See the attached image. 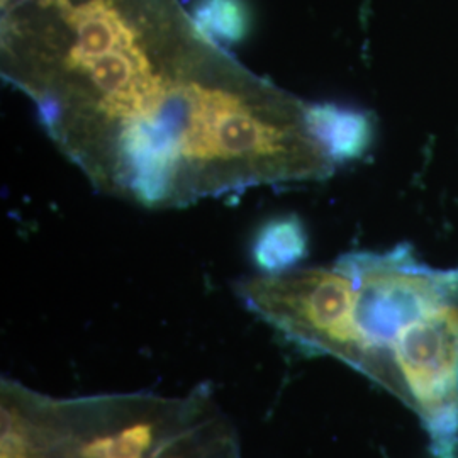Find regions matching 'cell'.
Wrapping results in <instances>:
<instances>
[{"mask_svg":"<svg viewBox=\"0 0 458 458\" xmlns=\"http://www.w3.org/2000/svg\"><path fill=\"white\" fill-rule=\"evenodd\" d=\"M2 79L106 196L181 209L329 179L310 104L253 73L192 17L123 0H11Z\"/></svg>","mask_w":458,"mask_h":458,"instance_id":"6da1fadb","label":"cell"},{"mask_svg":"<svg viewBox=\"0 0 458 458\" xmlns=\"http://www.w3.org/2000/svg\"><path fill=\"white\" fill-rule=\"evenodd\" d=\"M350 278V325L365 372L401 397L393 346L406 327L458 294V268H433L410 245L386 251H352L338 259Z\"/></svg>","mask_w":458,"mask_h":458,"instance_id":"7a4b0ae2","label":"cell"},{"mask_svg":"<svg viewBox=\"0 0 458 458\" xmlns=\"http://www.w3.org/2000/svg\"><path fill=\"white\" fill-rule=\"evenodd\" d=\"M310 123L335 164L359 160L374 140L372 117L338 104H310Z\"/></svg>","mask_w":458,"mask_h":458,"instance_id":"3957f363","label":"cell"},{"mask_svg":"<svg viewBox=\"0 0 458 458\" xmlns=\"http://www.w3.org/2000/svg\"><path fill=\"white\" fill-rule=\"evenodd\" d=\"M308 255V233L297 216H280L259 229L251 245V259L263 276L285 274Z\"/></svg>","mask_w":458,"mask_h":458,"instance_id":"277c9868","label":"cell"},{"mask_svg":"<svg viewBox=\"0 0 458 458\" xmlns=\"http://www.w3.org/2000/svg\"><path fill=\"white\" fill-rule=\"evenodd\" d=\"M192 19L219 45H238L251 31V11L245 0H200Z\"/></svg>","mask_w":458,"mask_h":458,"instance_id":"5b68a950","label":"cell"},{"mask_svg":"<svg viewBox=\"0 0 458 458\" xmlns=\"http://www.w3.org/2000/svg\"><path fill=\"white\" fill-rule=\"evenodd\" d=\"M153 426L136 423L113 435H104L85 443L81 448L82 458H143L153 443Z\"/></svg>","mask_w":458,"mask_h":458,"instance_id":"8992f818","label":"cell"}]
</instances>
